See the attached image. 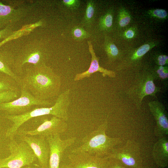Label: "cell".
<instances>
[{"label": "cell", "mask_w": 168, "mask_h": 168, "mask_svg": "<svg viewBox=\"0 0 168 168\" xmlns=\"http://www.w3.org/2000/svg\"><path fill=\"white\" fill-rule=\"evenodd\" d=\"M13 55L12 69L20 77L23 75V69L25 64H30L37 66L46 64L49 56L47 48L39 41L27 43L20 49L16 54Z\"/></svg>", "instance_id": "obj_4"}, {"label": "cell", "mask_w": 168, "mask_h": 168, "mask_svg": "<svg viewBox=\"0 0 168 168\" xmlns=\"http://www.w3.org/2000/svg\"><path fill=\"white\" fill-rule=\"evenodd\" d=\"M52 105L50 101L38 100L22 86L20 96L10 102L0 103V113L12 115L22 114L30 110L35 106H48Z\"/></svg>", "instance_id": "obj_7"}, {"label": "cell", "mask_w": 168, "mask_h": 168, "mask_svg": "<svg viewBox=\"0 0 168 168\" xmlns=\"http://www.w3.org/2000/svg\"><path fill=\"white\" fill-rule=\"evenodd\" d=\"M71 34L73 39L77 41H81L89 38L91 35L82 27L76 26L72 29Z\"/></svg>", "instance_id": "obj_22"}, {"label": "cell", "mask_w": 168, "mask_h": 168, "mask_svg": "<svg viewBox=\"0 0 168 168\" xmlns=\"http://www.w3.org/2000/svg\"><path fill=\"white\" fill-rule=\"evenodd\" d=\"M8 91L20 92V86L12 77L0 72V93Z\"/></svg>", "instance_id": "obj_18"}, {"label": "cell", "mask_w": 168, "mask_h": 168, "mask_svg": "<svg viewBox=\"0 0 168 168\" xmlns=\"http://www.w3.org/2000/svg\"><path fill=\"white\" fill-rule=\"evenodd\" d=\"M20 138L30 147L38 159L40 168H49L50 148L46 138L26 135L21 136Z\"/></svg>", "instance_id": "obj_12"}, {"label": "cell", "mask_w": 168, "mask_h": 168, "mask_svg": "<svg viewBox=\"0 0 168 168\" xmlns=\"http://www.w3.org/2000/svg\"><path fill=\"white\" fill-rule=\"evenodd\" d=\"M134 31L132 29H129L125 32V36L128 39H131L134 36Z\"/></svg>", "instance_id": "obj_31"}, {"label": "cell", "mask_w": 168, "mask_h": 168, "mask_svg": "<svg viewBox=\"0 0 168 168\" xmlns=\"http://www.w3.org/2000/svg\"><path fill=\"white\" fill-rule=\"evenodd\" d=\"M12 39H13V38L11 36L8 38L6 39L5 40H3V41H1L0 42V48L4 44H6V43H7L8 41H10L11 40H12Z\"/></svg>", "instance_id": "obj_32"}, {"label": "cell", "mask_w": 168, "mask_h": 168, "mask_svg": "<svg viewBox=\"0 0 168 168\" xmlns=\"http://www.w3.org/2000/svg\"><path fill=\"white\" fill-rule=\"evenodd\" d=\"M8 146L10 155L0 158V168H22L29 166L37 159L30 147L25 142L18 143L13 139Z\"/></svg>", "instance_id": "obj_5"}, {"label": "cell", "mask_w": 168, "mask_h": 168, "mask_svg": "<svg viewBox=\"0 0 168 168\" xmlns=\"http://www.w3.org/2000/svg\"><path fill=\"white\" fill-rule=\"evenodd\" d=\"M155 78L151 71L142 72L135 76L127 94L138 110L140 109L144 98L149 96L155 97L160 91L154 82Z\"/></svg>", "instance_id": "obj_6"}, {"label": "cell", "mask_w": 168, "mask_h": 168, "mask_svg": "<svg viewBox=\"0 0 168 168\" xmlns=\"http://www.w3.org/2000/svg\"><path fill=\"white\" fill-rule=\"evenodd\" d=\"M70 89L66 90L59 94L55 103L50 107H44L31 109L22 114L12 115H4V117L12 123L5 133L6 137L10 140L14 139L21 126L32 118L45 115H51L66 121L68 119V111L70 104Z\"/></svg>", "instance_id": "obj_2"}, {"label": "cell", "mask_w": 168, "mask_h": 168, "mask_svg": "<svg viewBox=\"0 0 168 168\" xmlns=\"http://www.w3.org/2000/svg\"><path fill=\"white\" fill-rule=\"evenodd\" d=\"M151 48V46L148 44L142 45L128 58L129 61L132 63L139 60Z\"/></svg>", "instance_id": "obj_23"}, {"label": "cell", "mask_w": 168, "mask_h": 168, "mask_svg": "<svg viewBox=\"0 0 168 168\" xmlns=\"http://www.w3.org/2000/svg\"><path fill=\"white\" fill-rule=\"evenodd\" d=\"M14 61V55L12 52L0 48V72L12 77L20 86L21 77L16 74L12 69Z\"/></svg>", "instance_id": "obj_17"}, {"label": "cell", "mask_w": 168, "mask_h": 168, "mask_svg": "<svg viewBox=\"0 0 168 168\" xmlns=\"http://www.w3.org/2000/svg\"><path fill=\"white\" fill-rule=\"evenodd\" d=\"M22 168H31V167L29 166H25L24 167H23Z\"/></svg>", "instance_id": "obj_34"}, {"label": "cell", "mask_w": 168, "mask_h": 168, "mask_svg": "<svg viewBox=\"0 0 168 168\" xmlns=\"http://www.w3.org/2000/svg\"><path fill=\"white\" fill-rule=\"evenodd\" d=\"M21 92L8 91L0 93V103L12 101L20 96Z\"/></svg>", "instance_id": "obj_25"}, {"label": "cell", "mask_w": 168, "mask_h": 168, "mask_svg": "<svg viewBox=\"0 0 168 168\" xmlns=\"http://www.w3.org/2000/svg\"><path fill=\"white\" fill-rule=\"evenodd\" d=\"M148 105L156 122L154 134L158 138L167 136L168 135V118L165 106L158 100L149 101Z\"/></svg>", "instance_id": "obj_13"}, {"label": "cell", "mask_w": 168, "mask_h": 168, "mask_svg": "<svg viewBox=\"0 0 168 168\" xmlns=\"http://www.w3.org/2000/svg\"><path fill=\"white\" fill-rule=\"evenodd\" d=\"M108 126V121L106 119L96 130L82 138L80 146L72 149L70 152H85L100 157L107 156L114 149L123 142L120 138H111L106 135Z\"/></svg>", "instance_id": "obj_3"}, {"label": "cell", "mask_w": 168, "mask_h": 168, "mask_svg": "<svg viewBox=\"0 0 168 168\" xmlns=\"http://www.w3.org/2000/svg\"><path fill=\"white\" fill-rule=\"evenodd\" d=\"M156 62L158 66H164L168 64V56L165 55H160L156 58Z\"/></svg>", "instance_id": "obj_30"}, {"label": "cell", "mask_w": 168, "mask_h": 168, "mask_svg": "<svg viewBox=\"0 0 168 168\" xmlns=\"http://www.w3.org/2000/svg\"><path fill=\"white\" fill-rule=\"evenodd\" d=\"M131 20V17L129 14L124 9L120 11L119 16V24L122 27H124L127 25Z\"/></svg>", "instance_id": "obj_26"}, {"label": "cell", "mask_w": 168, "mask_h": 168, "mask_svg": "<svg viewBox=\"0 0 168 168\" xmlns=\"http://www.w3.org/2000/svg\"><path fill=\"white\" fill-rule=\"evenodd\" d=\"M96 5L95 2L92 0H87L84 16L81 21V25L86 28H91L95 17Z\"/></svg>", "instance_id": "obj_19"}, {"label": "cell", "mask_w": 168, "mask_h": 168, "mask_svg": "<svg viewBox=\"0 0 168 168\" xmlns=\"http://www.w3.org/2000/svg\"><path fill=\"white\" fill-rule=\"evenodd\" d=\"M47 115L39 116L41 124L36 129L32 130H18L16 134L21 136H49L64 133L67 129L66 121L54 116L49 119Z\"/></svg>", "instance_id": "obj_9"}, {"label": "cell", "mask_w": 168, "mask_h": 168, "mask_svg": "<svg viewBox=\"0 0 168 168\" xmlns=\"http://www.w3.org/2000/svg\"><path fill=\"white\" fill-rule=\"evenodd\" d=\"M113 20V11L110 9L99 19L98 26L100 29L106 31H110L112 27Z\"/></svg>", "instance_id": "obj_21"}, {"label": "cell", "mask_w": 168, "mask_h": 168, "mask_svg": "<svg viewBox=\"0 0 168 168\" xmlns=\"http://www.w3.org/2000/svg\"><path fill=\"white\" fill-rule=\"evenodd\" d=\"M150 14L152 16L160 19L166 18L167 13L163 9H157L150 11Z\"/></svg>", "instance_id": "obj_29"}, {"label": "cell", "mask_w": 168, "mask_h": 168, "mask_svg": "<svg viewBox=\"0 0 168 168\" xmlns=\"http://www.w3.org/2000/svg\"><path fill=\"white\" fill-rule=\"evenodd\" d=\"M30 8L21 7L15 8L9 5H6L0 1V31L8 26L14 24L25 17L30 11Z\"/></svg>", "instance_id": "obj_14"}, {"label": "cell", "mask_w": 168, "mask_h": 168, "mask_svg": "<svg viewBox=\"0 0 168 168\" xmlns=\"http://www.w3.org/2000/svg\"><path fill=\"white\" fill-rule=\"evenodd\" d=\"M13 26H8L0 31V42L16 34V32L13 30Z\"/></svg>", "instance_id": "obj_27"}, {"label": "cell", "mask_w": 168, "mask_h": 168, "mask_svg": "<svg viewBox=\"0 0 168 168\" xmlns=\"http://www.w3.org/2000/svg\"><path fill=\"white\" fill-rule=\"evenodd\" d=\"M151 72L155 79L164 81L168 78V69L167 66H158Z\"/></svg>", "instance_id": "obj_24"}, {"label": "cell", "mask_w": 168, "mask_h": 168, "mask_svg": "<svg viewBox=\"0 0 168 168\" xmlns=\"http://www.w3.org/2000/svg\"><path fill=\"white\" fill-rule=\"evenodd\" d=\"M139 143L133 140H128L121 146L114 149L106 157L122 162L132 168H139L141 160V149Z\"/></svg>", "instance_id": "obj_8"}, {"label": "cell", "mask_w": 168, "mask_h": 168, "mask_svg": "<svg viewBox=\"0 0 168 168\" xmlns=\"http://www.w3.org/2000/svg\"><path fill=\"white\" fill-rule=\"evenodd\" d=\"M61 3L65 7L71 10L77 9L80 5L81 2L79 0H63Z\"/></svg>", "instance_id": "obj_28"}, {"label": "cell", "mask_w": 168, "mask_h": 168, "mask_svg": "<svg viewBox=\"0 0 168 168\" xmlns=\"http://www.w3.org/2000/svg\"><path fill=\"white\" fill-rule=\"evenodd\" d=\"M104 47L109 61L112 62L117 59L119 55L117 47L107 36L105 37Z\"/></svg>", "instance_id": "obj_20"}, {"label": "cell", "mask_w": 168, "mask_h": 168, "mask_svg": "<svg viewBox=\"0 0 168 168\" xmlns=\"http://www.w3.org/2000/svg\"><path fill=\"white\" fill-rule=\"evenodd\" d=\"M152 151L153 158L158 166H167L168 161V139L167 136L158 138Z\"/></svg>", "instance_id": "obj_16"}, {"label": "cell", "mask_w": 168, "mask_h": 168, "mask_svg": "<svg viewBox=\"0 0 168 168\" xmlns=\"http://www.w3.org/2000/svg\"><path fill=\"white\" fill-rule=\"evenodd\" d=\"M22 76L20 87H24L36 99L49 101L59 95L61 77L46 64L27 66Z\"/></svg>", "instance_id": "obj_1"}, {"label": "cell", "mask_w": 168, "mask_h": 168, "mask_svg": "<svg viewBox=\"0 0 168 168\" xmlns=\"http://www.w3.org/2000/svg\"><path fill=\"white\" fill-rule=\"evenodd\" d=\"M110 160L105 157L91 155L85 152H70L66 162L69 168H108Z\"/></svg>", "instance_id": "obj_10"}, {"label": "cell", "mask_w": 168, "mask_h": 168, "mask_svg": "<svg viewBox=\"0 0 168 168\" xmlns=\"http://www.w3.org/2000/svg\"><path fill=\"white\" fill-rule=\"evenodd\" d=\"M59 168H69L64 163L61 162L60 164Z\"/></svg>", "instance_id": "obj_33"}, {"label": "cell", "mask_w": 168, "mask_h": 168, "mask_svg": "<svg viewBox=\"0 0 168 168\" xmlns=\"http://www.w3.org/2000/svg\"><path fill=\"white\" fill-rule=\"evenodd\" d=\"M87 43L88 49L91 55V61L90 67L87 70L82 73L76 74L74 78V81H78L85 78L89 77L93 74L96 72L102 73L103 77L107 76L110 78L115 77L116 73L114 72L105 69L100 65L99 59L96 54L91 42L88 41Z\"/></svg>", "instance_id": "obj_15"}, {"label": "cell", "mask_w": 168, "mask_h": 168, "mask_svg": "<svg viewBox=\"0 0 168 168\" xmlns=\"http://www.w3.org/2000/svg\"><path fill=\"white\" fill-rule=\"evenodd\" d=\"M50 148L49 168H59L65 152L75 142L76 138L62 140L60 134L46 138Z\"/></svg>", "instance_id": "obj_11"}]
</instances>
